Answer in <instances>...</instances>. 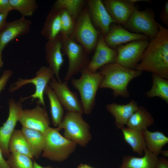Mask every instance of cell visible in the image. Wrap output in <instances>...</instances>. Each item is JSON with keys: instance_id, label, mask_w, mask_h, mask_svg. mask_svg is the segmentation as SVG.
Here are the masks:
<instances>
[{"instance_id": "30", "label": "cell", "mask_w": 168, "mask_h": 168, "mask_svg": "<svg viewBox=\"0 0 168 168\" xmlns=\"http://www.w3.org/2000/svg\"><path fill=\"white\" fill-rule=\"evenodd\" d=\"M85 2L83 0H57L53 8L64 9L76 19L82 10Z\"/></svg>"}, {"instance_id": "6", "label": "cell", "mask_w": 168, "mask_h": 168, "mask_svg": "<svg viewBox=\"0 0 168 168\" xmlns=\"http://www.w3.org/2000/svg\"><path fill=\"white\" fill-rule=\"evenodd\" d=\"M62 51L68 59V70L64 79L68 81L74 75L86 68L90 61L89 54L71 37L61 36Z\"/></svg>"}, {"instance_id": "4", "label": "cell", "mask_w": 168, "mask_h": 168, "mask_svg": "<svg viewBox=\"0 0 168 168\" xmlns=\"http://www.w3.org/2000/svg\"><path fill=\"white\" fill-rule=\"evenodd\" d=\"M80 72V78H72L71 82L79 93L83 113L88 114L94 107L96 95L103 76L99 72H92L86 68Z\"/></svg>"}, {"instance_id": "19", "label": "cell", "mask_w": 168, "mask_h": 168, "mask_svg": "<svg viewBox=\"0 0 168 168\" xmlns=\"http://www.w3.org/2000/svg\"><path fill=\"white\" fill-rule=\"evenodd\" d=\"M45 48L46 58L49 67L53 70L58 81L61 82L59 72L64 60L60 35L54 39L48 40Z\"/></svg>"}, {"instance_id": "17", "label": "cell", "mask_w": 168, "mask_h": 168, "mask_svg": "<svg viewBox=\"0 0 168 168\" xmlns=\"http://www.w3.org/2000/svg\"><path fill=\"white\" fill-rule=\"evenodd\" d=\"M102 2L114 22L122 26L136 7L132 0H104Z\"/></svg>"}, {"instance_id": "16", "label": "cell", "mask_w": 168, "mask_h": 168, "mask_svg": "<svg viewBox=\"0 0 168 168\" xmlns=\"http://www.w3.org/2000/svg\"><path fill=\"white\" fill-rule=\"evenodd\" d=\"M103 37L106 44L114 49H116L119 45L133 41L149 39L145 35L132 33L115 23L111 25L109 32Z\"/></svg>"}, {"instance_id": "22", "label": "cell", "mask_w": 168, "mask_h": 168, "mask_svg": "<svg viewBox=\"0 0 168 168\" xmlns=\"http://www.w3.org/2000/svg\"><path fill=\"white\" fill-rule=\"evenodd\" d=\"M154 123V119L151 113L144 107L139 106L129 119L126 125L131 129L142 131Z\"/></svg>"}, {"instance_id": "21", "label": "cell", "mask_w": 168, "mask_h": 168, "mask_svg": "<svg viewBox=\"0 0 168 168\" xmlns=\"http://www.w3.org/2000/svg\"><path fill=\"white\" fill-rule=\"evenodd\" d=\"M141 157L124 156L119 168H155L158 156L146 148Z\"/></svg>"}, {"instance_id": "18", "label": "cell", "mask_w": 168, "mask_h": 168, "mask_svg": "<svg viewBox=\"0 0 168 168\" xmlns=\"http://www.w3.org/2000/svg\"><path fill=\"white\" fill-rule=\"evenodd\" d=\"M31 22L25 17L7 22L0 32V50L2 51L8 43L16 38L29 32Z\"/></svg>"}, {"instance_id": "1", "label": "cell", "mask_w": 168, "mask_h": 168, "mask_svg": "<svg viewBox=\"0 0 168 168\" xmlns=\"http://www.w3.org/2000/svg\"><path fill=\"white\" fill-rule=\"evenodd\" d=\"M159 31L149 40L141 60L135 68L168 79V29L158 23Z\"/></svg>"}, {"instance_id": "34", "label": "cell", "mask_w": 168, "mask_h": 168, "mask_svg": "<svg viewBox=\"0 0 168 168\" xmlns=\"http://www.w3.org/2000/svg\"><path fill=\"white\" fill-rule=\"evenodd\" d=\"M13 73L12 71L10 69L4 70L0 78V92L5 88V86L10 77ZM1 106H0V108Z\"/></svg>"}, {"instance_id": "31", "label": "cell", "mask_w": 168, "mask_h": 168, "mask_svg": "<svg viewBox=\"0 0 168 168\" xmlns=\"http://www.w3.org/2000/svg\"><path fill=\"white\" fill-rule=\"evenodd\" d=\"M13 10L18 11L22 16H31L38 8L35 0H9Z\"/></svg>"}, {"instance_id": "8", "label": "cell", "mask_w": 168, "mask_h": 168, "mask_svg": "<svg viewBox=\"0 0 168 168\" xmlns=\"http://www.w3.org/2000/svg\"><path fill=\"white\" fill-rule=\"evenodd\" d=\"M155 17L152 9L139 10L135 7L123 26L132 33L145 35L150 40L156 36L159 31L158 23Z\"/></svg>"}, {"instance_id": "36", "label": "cell", "mask_w": 168, "mask_h": 168, "mask_svg": "<svg viewBox=\"0 0 168 168\" xmlns=\"http://www.w3.org/2000/svg\"><path fill=\"white\" fill-rule=\"evenodd\" d=\"M12 10L9 0H0V14L8 15Z\"/></svg>"}, {"instance_id": "20", "label": "cell", "mask_w": 168, "mask_h": 168, "mask_svg": "<svg viewBox=\"0 0 168 168\" xmlns=\"http://www.w3.org/2000/svg\"><path fill=\"white\" fill-rule=\"evenodd\" d=\"M138 106L136 101L132 100L124 105L114 103L109 104L106 105V108L114 118L116 127L120 129L126 125L129 119Z\"/></svg>"}, {"instance_id": "23", "label": "cell", "mask_w": 168, "mask_h": 168, "mask_svg": "<svg viewBox=\"0 0 168 168\" xmlns=\"http://www.w3.org/2000/svg\"><path fill=\"white\" fill-rule=\"evenodd\" d=\"M61 30L60 9L53 8L46 18L41 34L48 40H51L60 35Z\"/></svg>"}, {"instance_id": "5", "label": "cell", "mask_w": 168, "mask_h": 168, "mask_svg": "<svg viewBox=\"0 0 168 168\" xmlns=\"http://www.w3.org/2000/svg\"><path fill=\"white\" fill-rule=\"evenodd\" d=\"M57 128L64 129V137L81 147H86L91 139L90 125L79 114L67 111Z\"/></svg>"}, {"instance_id": "28", "label": "cell", "mask_w": 168, "mask_h": 168, "mask_svg": "<svg viewBox=\"0 0 168 168\" xmlns=\"http://www.w3.org/2000/svg\"><path fill=\"white\" fill-rule=\"evenodd\" d=\"M9 149L10 152L24 154L33 159L27 142L21 130H14L9 141Z\"/></svg>"}, {"instance_id": "13", "label": "cell", "mask_w": 168, "mask_h": 168, "mask_svg": "<svg viewBox=\"0 0 168 168\" xmlns=\"http://www.w3.org/2000/svg\"><path fill=\"white\" fill-rule=\"evenodd\" d=\"M18 121L22 127L37 130L43 133L50 124V120L45 108L39 105L32 109H22Z\"/></svg>"}, {"instance_id": "9", "label": "cell", "mask_w": 168, "mask_h": 168, "mask_svg": "<svg viewBox=\"0 0 168 168\" xmlns=\"http://www.w3.org/2000/svg\"><path fill=\"white\" fill-rule=\"evenodd\" d=\"M54 73L49 67L43 66L36 72L35 76L30 79L19 78L17 81L12 84L8 89L9 91L13 92L23 86L27 84L32 83L35 87V93L31 95L23 98L24 100L32 98V100L37 99V104L42 105L45 108L44 94L46 87L51 79L54 77Z\"/></svg>"}, {"instance_id": "37", "label": "cell", "mask_w": 168, "mask_h": 168, "mask_svg": "<svg viewBox=\"0 0 168 168\" xmlns=\"http://www.w3.org/2000/svg\"><path fill=\"white\" fill-rule=\"evenodd\" d=\"M155 168H168V160L164 157L158 158Z\"/></svg>"}, {"instance_id": "10", "label": "cell", "mask_w": 168, "mask_h": 168, "mask_svg": "<svg viewBox=\"0 0 168 168\" xmlns=\"http://www.w3.org/2000/svg\"><path fill=\"white\" fill-rule=\"evenodd\" d=\"M149 39L133 41L118 46L115 62L129 69H135L141 60Z\"/></svg>"}, {"instance_id": "11", "label": "cell", "mask_w": 168, "mask_h": 168, "mask_svg": "<svg viewBox=\"0 0 168 168\" xmlns=\"http://www.w3.org/2000/svg\"><path fill=\"white\" fill-rule=\"evenodd\" d=\"M24 100L21 97L17 102L12 98L9 99L8 101V116L5 122L0 127V148L5 158H8L10 154L9 141L22 110V103Z\"/></svg>"}, {"instance_id": "38", "label": "cell", "mask_w": 168, "mask_h": 168, "mask_svg": "<svg viewBox=\"0 0 168 168\" xmlns=\"http://www.w3.org/2000/svg\"><path fill=\"white\" fill-rule=\"evenodd\" d=\"M0 168H11L7 161L4 158L2 151L0 148Z\"/></svg>"}, {"instance_id": "24", "label": "cell", "mask_w": 168, "mask_h": 168, "mask_svg": "<svg viewBox=\"0 0 168 168\" xmlns=\"http://www.w3.org/2000/svg\"><path fill=\"white\" fill-rule=\"evenodd\" d=\"M21 130L27 142L33 157L38 159L45 145L44 133L37 130L23 127Z\"/></svg>"}, {"instance_id": "27", "label": "cell", "mask_w": 168, "mask_h": 168, "mask_svg": "<svg viewBox=\"0 0 168 168\" xmlns=\"http://www.w3.org/2000/svg\"><path fill=\"white\" fill-rule=\"evenodd\" d=\"M44 93L49 101L52 123L54 126L57 127L64 116L63 106L53 90L48 84L45 88Z\"/></svg>"}, {"instance_id": "15", "label": "cell", "mask_w": 168, "mask_h": 168, "mask_svg": "<svg viewBox=\"0 0 168 168\" xmlns=\"http://www.w3.org/2000/svg\"><path fill=\"white\" fill-rule=\"evenodd\" d=\"M87 7L95 26L104 36L109 32L111 25L114 23L101 0H87Z\"/></svg>"}, {"instance_id": "29", "label": "cell", "mask_w": 168, "mask_h": 168, "mask_svg": "<svg viewBox=\"0 0 168 168\" xmlns=\"http://www.w3.org/2000/svg\"><path fill=\"white\" fill-rule=\"evenodd\" d=\"M152 85L145 95L149 98L158 97L168 103V80L155 74L152 76Z\"/></svg>"}, {"instance_id": "7", "label": "cell", "mask_w": 168, "mask_h": 168, "mask_svg": "<svg viewBox=\"0 0 168 168\" xmlns=\"http://www.w3.org/2000/svg\"><path fill=\"white\" fill-rule=\"evenodd\" d=\"M100 34L93 24L86 6L77 17L70 37L80 44L89 54L95 50Z\"/></svg>"}, {"instance_id": "41", "label": "cell", "mask_w": 168, "mask_h": 168, "mask_svg": "<svg viewBox=\"0 0 168 168\" xmlns=\"http://www.w3.org/2000/svg\"><path fill=\"white\" fill-rule=\"evenodd\" d=\"M33 168H54L49 166L44 167L40 166L37 162L34 161L33 162Z\"/></svg>"}, {"instance_id": "40", "label": "cell", "mask_w": 168, "mask_h": 168, "mask_svg": "<svg viewBox=\"0 0 168 168\" xmlns=\"http://www.w3.org/2000/svg\"><path fill=\"white\" fill-rule=\"evenodd\" d=\"M77 168H96L87 164L81 163L78 165Z\"/></svg>"}, {"instance_id": "25", "label": "cell", "mask_w": 168, "mask_h": 168, "mask_svg": "<svg viewBox=\"0 0 168 168\" xmlns=\"http://www.w3.org/2000/svg\"><path fill=\"white\" fill-rule=\"evenodd\" d=\"M120 130L124 140L130 146L133 152L139 156L143 155L146 148L143 131L135 130L125 126Z\"/></svg>"}, {"instance_id": "26", "label": "cell", "mask_w": 168, "mask_h": 168, "mask_svg": "<svg viewBox=\"0 0 168 168\" xmlns=\"http://www.w3.org/2000/svg\"><path fill=\"white\" fill-rule=\"evenodd\" d=\"M143 133L146 148L158 156L168 143V138L160 131L152 132L147 129Z\"/></svg>"}, {"instance_id": "43", "label": "cell", "mask_w": 168, "mask_h": 168, "mask_svg": "<svg viewBox=\"0 0 168 168\" xmlns=\"http://www.w3.org/2000/svg\"><path fill=\"white\" fill-rule=\"evenodd\" d=\"M2 51L0 50V70L3 65V62L2 60Z\"/></svg>"}, {"instance_id": "2", "label": "cell", "mask_w": 168, "mask_h": 168, "mask_svg": "<svg viewBox=\"0 0 168 168\" xmlns=\"http://www.w3.org/2000/svg\"><path fill=\"white\" fill-rule=\"evenodd\" d=\"M99 69L103 76L99 88L111 89L114 97L130 96L127 88L128 83L142 73L141 72L127 68L116 62L105 65Z\"/></svg>"}, {"instance_id": "3", "label": "cell", "mask_w": 168, "mask_h": 168, "mask_svg": "<svg viewBox=\"0 0 168 168\" xmlns=\"http://www.w3.org/2000/svg\"><path fill=\"white\" fill-rule=\"evenodd\" d=\"M57 128L50 127L44 133L45 140L42 156L55 161L67 159L76 150L77 145L62 136Z\"/></svg>"}, {"instance_id": "32", "label": "cell", "mask_w": 168, "mask_h": 168, "mask_svg": "<svg viewBox=\"0 0 168 168\" xmlns=\"http://www.w3.org/2000/svg\"><path fill=\"white\" fill-rule=\"evenodd\" d=\"M7 161L11 168H33V162L29 156L18 153H11Z\"/></svg>"}, {"instance_id": "39", "label": "cell", "mask_w": 168, "mask_h": 168, "mask_svg": "<svg viewBox=\"0 0 168 168\" xmlns=\"http://www.w3.org/2000/svg\"><path fill=\"white\" fill-rule=\"evenodd\" d=\"M7 14H0V32L3 29L6 25Z\"/></svg>"}, {"instance_id": "33", "label": "cell", "mask_w": 168, "mask_h": 168, "mask_svg": "<svg viewBox=\"0 0 168 168\" xmlns=\"http://www.w3.org/2000/svg\"><path fill=\"white\" fill-rule=\"evenodd\" d=\"M61 23L60 35L61 36H70L74 29L76 20L64 9H59Z\"/></svg>"}, {"instance_id": "42", "label": "cell", "mask_w": 168, "mask_h": 168, "mask_svg": "<svg viewBox=\"0 0 168 168\" xmlns=\"http://www.w3.org/2000/svg\"><path fill=\"white\" fill-rule=\"evenodd\" d=\"M160 154L165 157H167L168 156V150H162Z\"/></svg>"}, {"instance_id": "35", "label": "cell", "mask_w": 168, "mask_h": 168, "mask_svg": "<svg viewBox=\"0 0 168 168\" xmlns=\"http://www.w3.org/2000/svg\"><path fill=\"white\" fill-rule=\"evenodd\" d=\"M159 17L162 22L168 26V1L165 2L159 15Z\"/></svg>"}, {"instance_id": "12", "label": "cell", "mask_w": 168, "mask_h": 168, "mask_svg": "<svg viewBox=\"0 0 168 168\" xmlns=\"http://www.w3.org/2000/svg\"><path fill=\"white\" fill-rule=\"evenodd\" d=\"M68 83V82L65 81L59 82L54 77L48 85L67 111L82 115L83 111L81 102L79 100L77 94L70 90Z\"/></svg>"}, {"instance_id": "14", "label": "cell", "mask_w": 168, "mask_h": 168, "mask_svg": "<svg viewBox=\"0 0 168 168\" xmlns=\"http://www.w3.org/2000/svg\"><path fill=\"white\" fill-rule=\"evenodd\" d=\"M95 50L92 58L86 68L89 71L96 72L104 66L115 62L117 56L116 49L109 47L101 34L99 36Z\"/></svg>"}]
</instances>
